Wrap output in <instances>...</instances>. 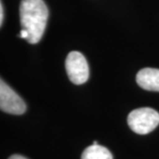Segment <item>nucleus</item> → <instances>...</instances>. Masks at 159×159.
Returning <instances> with one entry per match:
<instances>
[{
    "instance_id": "nucleus-1",
    "label": "nucleus",
    "mask_w": 159,
    "mask_h": 159,
    "mask_svg": "<svg viewBox=\"0 0 159 159\" xmlns=\"http://www.w3.org/2000/svg\"><path fill=\"white\" fill-rule=\"evenodd\" d=\"M49 11L43 0H21L20 20L24 30L29 33L27 41L35 44L42 39L45 31Z\"/></svg>"
},
{
    "instance_id": "nucleus-2",
    "label": "nucleus",
    "mask_w": 159,
    "mask_h": 159,
    "mask_svg": "<svg viewBox=\"0 0 159 159\" xmlns=\"http://www.w3.org/2000/svg\"><path fill=\"white\" fill-rule=\"evenodd\" d=\"M127 123L138 134H147L159 125V113L152 108H139L131 111L127 117Z\"/></svg>"
},
{
    "instance_id": "nucleus-3",
    "label": "nucleus",
    "mask_w": 159,
    "mask_h": 159,
    "mask_svg": "<svg viewBox=\"0 0 159 159\" xmlns=\"http://www.w3.org/2000/svg\"><path fill=\"white\" fill-rule=\"evenodd\" d=\"M66 70L70 80L76 85L85 83L89 76V65L79 51H71L66 59Z\"/></svg>"
},
{
    "instance_id": "nucleus-4",
    "label": "nucleus",
    "mask_w": 159,
    "mask_h": 159,
    "mask_svg": "<svg viewBox=\"0 0 159 159\" xmlns=\"http://www.w3.org/2000/svg\"><path fill=\"white\" fill-rule=\"evenodd\" d=\"M0 109L12 115H21L26 111V104L22 98L1 80L0 82Z\"/></svg>"
},
{
    "instance_id": "nucleus-5",
    "label": "nucleus",
    "mask_w": 159,
    "mask_h": 159,
    "mask_svg": "<svg viewBox=\"0 0 159 159\" xmlns=\"http://www.w3.org/2000/svg\"><path fill=\"white\" fill-rule=\"evenodd\" d=\"M136 82L145 90L159 92V69H142L136 75Z\"/></svg>"
},
{
    "instance_id": "nucleus-6",
    "label": "nucleus",
    "mask_w": 159,
    "mask_h": 159,
    "mask_svg": "<svg viewBox=\"0 0 159 159\" xmlns=\"http://www.w3.org/2000/svg\"><path fill=\"white\" fill-rule=\"evenodd\" d=\"M80 159H113L110 150L100 145H91L85 148Z\"/></svg>"
},
{
    "instance_id": "nucleus-7",
    "label": "nucleus",
    "mask_w": 159,
    "mask_h": 159,
    "mask_svg": "<svg viewBox=\"0 0 159 159\" xmlns=\"http://www.w3.org/2000/svg\"><path fill=\"white\" fill-rule=\"evenodd\" d=\"M3 20H4V8H3V4L1 2L0 4V26L3 24Z\"/></svg>"
},
{
    "instance_id": "nucleus-8",
    "label": "nucleus",
    "mask_w": 159,
    "mask_h": 159,
    "mask_svg": "<svg viewBox=\"0 0 159 159\" xmlns=\"http://www.w3.org/2000/svg\"><path fill=\"white\" fill-rule=\"evenodd\" d=\"M8 159H28V158L20 156V155H13V156L10 157Z\"/></svg>"
}]
</instances>
